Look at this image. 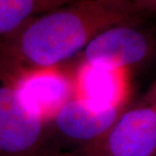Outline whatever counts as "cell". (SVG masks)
Returning a JSON list of instances; mask_svg holds the SVG:
<instances>
[{"label": "cell", "instance_id": "cell-1", "mask_svg": "<svg viewBox=\"0 0 156 156\" xmlns=\"http://www.w3.org/2000/svg\"><path fill=\"white\" fill-rule=\"evenodd\" d=\"M131 0H77L32 17L0 41V61L23 68L63 65L101 31L139 23Z\"/></svg>", "mask_w": 156, "mask_h": 156}, {"label": "cell", "instance_id": "cell-2", "mask_svg": "<svg viewBox=\"0 0 156 156\" xmlns=\"http://www.w3.org/2000/svg\"><path fill=\"white\" fill-rule=\"evenodd\" d=\"M156 154V91L143 95L121 114L95 142L62 156H154Z\"/></svg>", "mask_w": 156, "mask_h": 156}, {"label": "cell", "instance_id": "cell-3", "mask_svg": "<svg viewBox=\"0 0 156 156\" xmlns=\"http://www.w3.org/2000/svg\"><path fill=\"white\" fill-rule=\"evenodd\" d=\"M0 156H62L45 122L0 73Z\"/></svg>", "mask_w": 156, "mask_h": 156}, {"label": "cell", "instance_id": "cell-4", "mask_svg": "<svg viewBox=\"0 0 156 156\" xmlns=\"http://www.w3.org/2000/svg\"><path fill=\"white\" fill-rule=\"evenodd\" d=\"M0 73L25 106L47 123L75 97L72 66L23 68L0 61Z\"/></svg>", "mask_w": 156, "mask_h": 156}, {"label": "cell", "instance_id": "cell-5", "mask_svg": "<svg viewBox=\"0 0 156 156\" xmlns=\"http://www.w3.org/2000/svg\"><path fill=\"white\" fill-rule=\"evenodd\" d=\"M140 23H121L101 31L78 55V59L131 72L145 66L156 56V36Z\"/></svg>", "mask_w": 156, "mask_h": 156}, {"label": "cell", "instance_id": "cell-6", "mask_svg": "<svg viewBox=\"0 0 156 156\" xmlns=\"http://www.w3.org/2000/svg\"><path fill=\"white\" fill-rule=\"evenodd\" d=\"M129 105L102 109L74 97L49 123L57 149L62 154L95 142Z\"/></svg>", "mask_w": 156, "mask_h": 156}, {"label": "cell", "instance_id": "cell-7", "mask_svg": "<svg viewBox=\"0 0 156 156\" xmlns=\"http://www.w3.org/2000/svg\"><path fill=\"white\" fill-rule=\"evenodd\" d=\"M75 97L97 108L129 105L133 101V72L95 65L78 59L72 65Z\"/></svg>", "mask_w": 156, "mask_h": 156}, {"label": "cell", "instance_id": "cell-8", "mask_svg": "<svg viewBox=\"0 0 156 156\" xmlns=\"http://www.w3.org/2000/svg\"><path fill=\"white\" fill-rule=\"evenodd\" d=\"M73 0H0V41L23 23Z\"/></svg>", "mask_w": 156, "mask_h": 156}, {"label": "cell", "instance_id": "cell-9", "mask_svg": "<svg viewBox=\"0 0 156 156\" xmlns=\"http://www.w3.org/2000/svg\"><path fill=\"white\" fill-rule=\"evenodd\" d=\"M143 15L156 14V0H131Z\"/></svg>", "mask_w": 156, "mask_h": 156}, {"label": "cell", "instance_id": "cell-10", "mask_svg": "<svg viewBox=\"0 0 156 156\" xmlns=\"http://www.w3.org/2000/svg\"><path fill=\"white\" fill-rule=\"evenodd\" d=\"M149 89H153V90H154V91H156V78L155 80L154 81V83L151 84V86L149 87Z\"/></svg>", "mask_w": 156, "mask_h": 156}, {"label": "cell", "instance_id": "cell-11", "mask_svg": "<svg viewBox=\"0 0 156 156\" xmlns=\"http://www.w3.org/2000/svg\"><path fill=\"white\" fill-rule=\"evenodd\" d=\"M74 1H77V0H74Z\"/></svg>", "mask_w": 156, "mask_h": 156}, {"label": "cell", "instance_id": "cell-12", "mask_svg": "<svg viewBox=\"0 0 156 156\" xmlns=\"http://www.w3.org/2000/svg\"><path fill=\"white\" fill-rule=\"evenodd\" d=\"M154 156H156V154H155V155H154Z\"/></svg>", "mask_w": 156, "mask_h": 156}]
</instances>
